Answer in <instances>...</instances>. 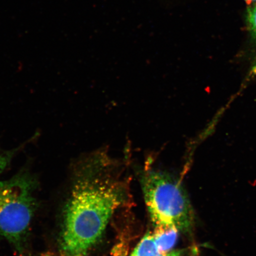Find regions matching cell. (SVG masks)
Wrapping results in <instances>:
<instances>
[{
	"mask_svg": "<svg viewBox=\"0 0 256 256\" xmlns=\"http://www.w3.org/2000/svg\"><path fill=\"white\" fill-rule=\"evenodd\" d=\"M247 16L250 28L256 38V2L248 6Z\"/></svg>",
	"mask_w": 256,
	"mask_h": 256,
	"instance_id": "7",
	"label": "cell"
},
{
	"mask_svg": "<svg viewBox=\"0 0 256 256\" xmlns=\"http://www.w3.org/2000/svg\"><path fill=\"white\" fill-rule=\"evenodd\" d=\"M244 1L248 6L254 4V3L256 2V0H244Z\"/></svg>",
	"mask_w": 256,
	"mask_h": 256,
	"instance_id": "8",
	"label": "cell"
},
{
	"mask_svg": "<svg viewBox=\"0 0 256 256\" xmlns=\"http://www.w3.org/2000/svg\"><path fill=\"white\" fill-rule=\"evenodd\" d=\"M183 252L178 250L162 254L156 244L153 234L147 233L130 256H182Z\"/></svg>",
	"mask_w": 256,
	"mask_h": 256,
	"instance_id": "4",
	"label": "cell"
},
{
	"mask_svg": "<svg viewBox=\"0 0 256 256\" xmlns=\"http://www.w3.org/2000/svg\"><path fill=\"white\" fill-rule=\"evenodd\" d=\"M37 185L25 171L0 182V239L9 242L19 256H30L28 238L38 206Z\"/></svg>",
	"mask_w": 256,
	"mask_h": 256,
	"instance_id": "2",
	"label": "cell"
},
{
	"mask_svg": "<svg viewBox=\"0 0 256 256\" xmlns=\"http://www.w3.org/2000/svg\"><path fill=\"white\" fill-rule=\"evenodd\" d=\"M38 134H39L36 133L34 136L31 137V138L28 140V142H25L16 148L6 150L2 149L0 146V175L8 168L16 154L20 151L21 149L24 148L27 144L30 143L36 138L38 137Z\"/></svg>",
	"mask_w": 256,
	"mask_h": 256,
	"instance_id": "6",
	"label": "cell"
},
{
	"mask_svg": "<svg viewBox=\"0 0 256 256\" xmlns=\"http://www.w3.org/2000/svg\"><path fill=\"white\" fill-rule=\"evenodd\" d=\"M116 162L102 148L80 159L64 206L60 256H88L116 211L126 203V184Z\"/></svg>",
	"mask_w": 256,
	"mask_h": 256,
	"instance_id": "1",
	"label": "cell"
},
{
	"mask_svg": "<svg viewBox=\"0 0 256 256\" xmlns=\"http://www.w3.org/2000/svg\"><path fill=\"white\" fill-rule=\"evenodd\" d=\"M142 182L144 201L156 230L174 228L192 234L194 214L180 182L156 170H146Z\"/></svg>",
	"mask_w": 256,
	"mask_h": 256,
	"instance_id": "3",
	"label": "cell"
},
{
	"mask_svg": "<svg viewBox=\"0 0 256 256\" xmlns=\"http://www.w3.org/2000/svg\"><path fill=\"white\" fill-rule=\"evenodd\" d=\"M178 233L174 228L155 230L153 236L160 251L162 254L171 252L177 242Z\"/></svg>",
	"mask_w": 256,
	"mask_h": 256,
	"instance_id": "5",
	"label": "cell"
}]
</instances>
